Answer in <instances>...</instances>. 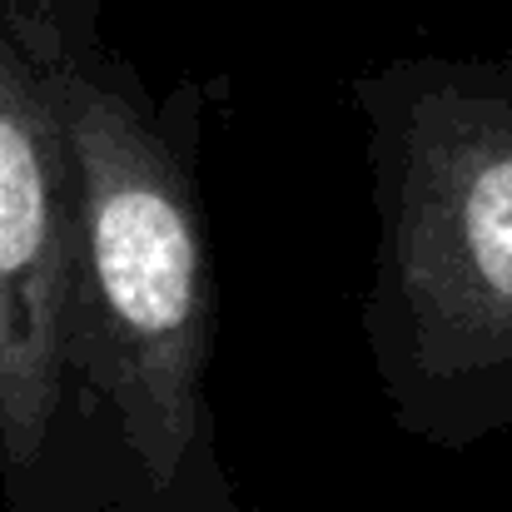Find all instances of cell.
Listing matches in <instances>:
<instances>
[{"label":"cell","instance_id":"cell-1","mask_svg":"<svg viewBox=\"0 0 512 512\" xmlns=\"http://www.w3.org/2000/svg\"><path fill=\"white\" fill-rule=\"evenodd\" d=\"M383 214L368 304L383 383L478 433L512 398V70L393 65L363 85Z\"/></svg>","mask_w":512,"mask_h":512},{"label":"cell","instance_id":"cell-2","mask_svg":"<svg viewBox=\"0 0 512 512\" xmlns=\"http://www.w3.org/2000/svg\"><path fill=\"white\" fill-rule=\"evenodd\" d=\"M55 80L75 165L85 388L145 503H170L209 443V259L194 179L130 80L95 70L70 35Z\"/></svg>","mask_w":512,"mask_h":512},{"label":"cell","instance_id":"cell-3","mask_svg":"<svg viewBox=\"0 0 512 512\" xmlns=\"http://www.w3.org/2000/svg\"><path fill=\"white\" fill-rule=\"evenodd\" d=\"M65 25L0 0V488L10 512H100L120 453L80 363L75 165L60 110Z\"/></svg>","mask_w":512,"mask_h":512}]
</instances>
